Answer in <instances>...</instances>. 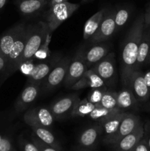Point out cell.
Here are the masks:
<instances>
[{
  "instance_id": "4fadbf2b",
  "label": "cell",
  "mask_w": 150,
  "mask_h": 151,
  "mask_svg": "<svg viewBox=\"0 0 150 151\" xmlns=\"http://www.w3.org/2000/svg\"><path fill=\"white\" fill-rule=\"evenodd\" d=\"M114 15L111 14L103 18L96 32L90 38V41L93 44H97L106 41L110 38L116 30Z\"/></svg>"
},
{
  "instance_id": "52a82bcc",
  "label": "cell",
  "mask_w": 150,
  "mask_h": 151,
  "mask_svg": "<svg viewBox=\"0 0 150 151\" xmlns=\"http://www.w3.org/2000/svg\"><path fill=\"white\" fill-rule=\"evenodd\" d=\"M28 37V24L21 32L7 57V75H11L17 70V65L22 55Z\"/></svg>"
},
{
  "instance_id": "7bdbcfd3",
  "label": "cell",
  "mask_w": 150,
  "mask_h": 151,
  "mask_svg": "<svg viewBox=\"0 0 150 151\" xmlns=\"http://www.w3.org/2000/svg\"><path fill=\"white\" fill-rule=\"evenodd\" d=\"M76 151H90L88 150V149H83V148H79L77 149Z\"/></svg>"
},
{
  "instance_id": "277c9868",
  "label": "cell",
  "mask_w": 150,
  "mask_h": 151,
  "mask_svg": "<svg viewBox=\"0 0 150 151\" xmlns=\"http://www.w3.org/2000/svg\"><path fill=\"white\" fill-rule=\"evenodd\" d=\"M71 58L64 57L59 60L42 83V90L47 92L55 89L64 82Z\"/></svg>"
},
{
  "instance_id": "7402d4cb",
  "label": "cell",
  "mask_w": 150,
  "mask_h": 151,
  "mask_svg": "<svg viewBox=\"0 0 150 151\" xmlns=\"http://www.w3.org/2000/svg\"><path fill=\"white\" fill-rule=\"evenodd\" d=\"M116 99L118 109L124 112L129 109H135L138 107V101L129 86L124 87L123 89L117 92Z\"/></svg>"
},
{
  "instance_id": "1f68e13d",
  "label": "cell",
  "mask_w": 150,
  "mask_h": 151,
  "mask_svg": "<svg viewBox=\"0 0 150 151\" xmlns=\"http://www.w3.org/2000/svg\"><path fill=\"white\" fill-rule=\"evenodd\" d=\"M19 143L22 151H40L36 145L32 141L29 142L22 138L20 139Z\"/></svg>"
},
{
  "instance_id": "7a4b0ae2",
  "label": "cell",
  "mask_w": 150,
  "mask_h": 151,
  "mask_svg": "<svg viewBox=\"0 0 150 151\" xmlns=\"http://www.w3.org/2000/svg\"><path fill=\"white\" fill-rule=\"evenodd\" d=\"M49 32L48 24L46 22H38L28 24V37L22 55L17 65V69L26 61L32 59Z\"/></svg>"
},
{
  "instance_id": "f1b7e54d",
  "label": "cell",
  "mask_w": 150,
  "mask_h": 151,
  "mask_svg": "<svg viewBox=\"0 0 150 151\" xmlns=\"http://www.w3.org/2000/svg\"><path fill=\"white\" fill-rule=\"evenodd\" d=\"M51 40V32H49L47 35L46 38L43 43L42 45L40 47L38 51L35 54L34 57L37 59H41V60H44L48 58V56L50 55L49 49V46L50 42Z\"/></svg>"
},
{
  "instance_id": "d6a6232c",
  "label": "cell",
  "mask_w": 150,
  "mask_h": 151,
  "mask_svg": "<svg viewBox=\"0 0 150 151\" xmlns=\"http://www.w3.org/2000/svg\"><path fill=\"white\" fill-rule=\"evenodd\" d=\"M32 141L35 143L37 145V147H38L40 151H61L57 149L54 148V147H51V146L45 144L43 142H41V140L38 139L37 137H35V136H32Z\"/></svg>"
},
{
  "instance_id": "d590c367",
  "label": "cell",
  "mask_w": 150,
  "mask_h": 151,
  "mask_svg": "<svg viewBox=\"0 0 150 151\" xmlns=\"http://www.w3.org/2000/svg\"><path fill=\"white\" fill-rule=\"evenodd\" d=\"M7 59L0 52V73L7 70Z\"/></svg>"
},
{
  "instance_id": "8fae6325",
  "label": "cell",
  "mask_w": 150,
  "mask_h": 151,
  "mask_svg": "<svg viewBox=\"0 0 150 151\" xmlns=\"http://www.w3.org/2000/svg\"><path fill=\"white\" fill-rule=\"evenodd\" d=\"M25 23H19L7 29L0 36V52L7 59L13 44L21 32L26 27Z\"/></svg>"
},
{
  "instance_id": "b9f144b4",
  "label": "cell",
  "mask_w": 150,
  "mask_h": 151,
  "mask_svg": "<svg viewBox=\"0 0 150 151\" xmlns=\"http://www.w3.org/2000/svg\"><path fill=\"white\" fill-rule=\"evenodd\" d=\"M146 109L147 111H150V102L146 105Z\"/></svg>"
},
{
  "instance_id": "ac0fdd59",
  "label": "cell",
  "mask_w": 150,
  "mask_h": 151,
  "mask_svg": "<svg viewBox=\"0 0 150 151\" xmlns=\"http://www.w3.org/2000/svg\"><path fill=\"white\" fill-rule=\"evenodd\" d=\"M126 114L127 112H121L118 114L114 115V116L99 122L101 128H102L101 135H103V141L105 144L108 145L113 136L117 132L122 119L126 116Z\"/></svg>"
},
{
  "instance_id": "e0dca14e",
  "label": "cell",
  "mask_w": 150,
  "mask_h": 151,
  "mask_svg": "<svg viewBox=\"0 0 150 151\" xmlns=\"http://www.w3.org/2000/svg\"><path fill=\"white\" fill-rule=\"evenodd\" d=\"M110 47L106 44L97 43L88 50H84V58L88 69H91L107 55Z\"/></svg>"
},
{
  "instance_id": "83f0119b",
  "label": "cell",
  "mask_w": 150,
  "mask_h": 151,
  "mask_svg": "<svg viewBox=\"0 0 150 151\" xmlns=\"http://www.w3.org/2000/svg\"><path fill=\"white\" fill-rule=\"evenodd\" d=\"M116 94H117V92H115L111 90H106L105 92L103 94L99 106L107 109H118Z\"/></svg>"
},
{
  "instance_id": "cb8c5ba5",
  "label": "cell",
  "mask_w": 150,
  "mask_h": 151,
  "mask_svg": "<svg viewBox=\"0 0 150 151\" xmlns=\"http://www.w3.org/2000/svg\"><path fill=\"white\" fill-rule=\"evenodd\" d=\"M103 18H104V10H101L96 13L88 20H87L84 26V39L89 40L94 35V34L96 32L97 29L99 27Z\"/></svg>"
},
{
  "instance_id": "8992f818",
  "label": "cell",
  "mask_w": 150,
  "mask_h": 151,
  "mask_svg": "<svg viewBox=\"0 0 150 151\" xmlns=\"http://www.w3.org/2000/svg\"><path fill=\"white\" fill-rule=\"evenodd\" d=\"M87 70L88 69L84 58V50L80 49L76 52L71 60L64 81L65 86L70 88L81 79Z\"/></svg>"
},
{
  "instance_id": "5b68a950",
  "label": "cell",
  "mask_w": 150,
  "mask_h": 151,
  "mask_svg": "<svg viewBox=\"0 0 150 151\" xmlns=\"http://www.w3.org/2000/svg\"><path fill=\"white\" fill-rule=\"evenodd\" d=\"M92 69L105 83L106 86H112L117 81V69L113 52H109L104 58L100 60Z\"/></svg>"
},
{
  "instance_id": "8d00e7d4",
  "label": "cell",
  "mask_w": 150,
  "mask_h": 151,
  "mask_svg": "<svg viewBox=\"0 0 150 151\" xmlns=\"http://www.w3.org/2000/svg\"><path fill=\"white\" fill-rule=\"evenodd\" d=\"M150 27V6L144 14V29Z\"/></svg>"
},
{
  "instance_id": "6da1fadb",
  "label": "cell",
  "mask_w": 150,
  "mask_h": 151,
  "mask_svg": "<svg viewBox=\"0 0 150 151\" xmlns=\"http://www.w3.org/2000/svg\"><path fill=\"white\" fill-rule=\"evenodd\" d=\"M144 30V14H141L132 24L125 38L121 60V81L124 87H128L134 72L138 47Z\"/></svg>"
},
{
  "instance_id": "d6986e66",
  "label": "cell",
  "mask_w": 150,
  "mask_h": 151,
  "mask_svg": "<svg viewBox=\"0 0 150 151\" xmlns=\"http://www.w3.org/2000/svg\"><path fill=\"white\" fill-rule=\"evenodd\" d=\"M88 87L91 88H107L102 79L92 69L87 70L81 79L72 86L70 89L79 90Z\"/></svg>"
},
{
  "instance_id": "30bf717a",
  "label": "cell",
  "mask_w": 150,
  "mask_h": 151,
  "mask_svg": "<svg viewBox=\"0 0 150 151\" xmlns=\"http://www.w3.org/2000/svg\"><path fill=\"white\" fill-rule=\"evenodd\" d=\"M79 97L78 94H73L59 99L49 106V111L54 119H61L71 113L74 106Z\"/></svg>"
},
{
  "instance_id": "d4e9b609",
  "label": "cell",
  "mask_w": 150,
  "mask_h": 151,
  "mask_svg": "<svg viewBox=\"0 0 150 151\" xmlns=\"http://www.w3.org/2000/svg\"><path fill=\"white\" fill-rule=\"evenodd\" d=\"M96 106L89 102L88 99L79 100L74 106L72 111L71 113V116L72 117H85L89 116L90 114L93 111Z\"/></svg>"
},
{
  "instance_id": "60d3db41",
  "label": "cell",
  "mask_w": 150,
  "mask_h": 151,
  "mask_svg": "<svg viewBox=\"0 0 150 151\" xmlns=\"http://www.w3.org/2000/svg\"><path fill=\"white\" fill-rule=\"evenodd\" d=\"M149 63H150V47H149V56H148V59H147L146 64H149Z\"/></svg>"
},
{
  "instance_id": "74e56055",
  "label": "cell",
  "mask_w": 150,
  "mask_h": 151,
  "mask_svg": "<svg viewBox=\"0 0 150 151\" xmlns=\"http://www.w3.org/2000/svg\"><path fill=\"white\" fill-rule=\"evenodd\" d=\"M144 81H145L147 87H148L149 90L150 91V70L147 71L146 73L144 74Z\"/></svg>"
},
{
  "instance_id": "ee69618b",
  "label": "cell",
  "mask_w": 150,
  "mask_h": 151,
  "mask_svg": "<svg viewBox=\"0 0 150 151\" xmlns=\"http://www.w3.org/2000/svg\"><path fill=\"white\" fill-rule=\"evenodd\" d=\"M38 1H46V0H38Z\"/></svg>"
},
{
  "instance_id": "3957f363",
  "label": "cell",
  "mask_w": 150,
  "mask_h": 151,
  "mask_svg": "<svg viewBox=\"0 0 150 151\" xmlns=\"http://www.w3.org/2000/svg\"><path fill=\"white\" fill-rule=\"evenodd\" d=\"M79 4L70 3L69 1L59 3L51 6L46 14V22L48 24L51 32L55 30L63 22L71 16L79 8Z\"/></svg>"
},
{
  "instance_id": "2e32d148",
  "label": "cell",
  "mask_w": 150,
  "mask_h": 151,
  "mask_svg": "<svg viewBox=\"0 0 150 151\" xmlns=\"http://www.w3.org/2000/svg\"><path fill=\"white\" fill-rule=\"evenodd\" d=\"M58 60H53L50 63L44 62V63H40L35 65L30 71V72L28 74L27 84L38 85L41 86L44 80L52 70Z\"/></svg>"
},
{
  "instance_id": "7c38bea8",
  "label": "cell",
  "mask_w": 150,
  "mask_h": 151,
  "mask_svg": "<svg viewBox=\"0 0 150 151\" xmlns=\"http://www.w3.org/2000/svg\"><path fill=\"white\" fill-rule=\"evenodd\" d=\"M144 135V124L142 122L128 135L112 145L115 151H132Z\"/></svg>"
},
{
  "instance_id": "484cf974",
  "label": "cell",
  "mask_w": 150,
  "mask_h": 151,
  "mask_svg": "<svg viewBox=\"0 0 150 151\" xmlns=\"http://www.w3.org/2000/svg\"><path fill=\"white\" fill-rule=\"evenodd\" d=\"M121 112L124 111L119 110V109H105V108L101 107V106H97L93 110V111L88 116L91 119L97 120L101 122L102 121L105 120V119H108V118L111 117V116H114V115L121 113Z\"/></svg>"
},
{
  "instance_id": "ffe728a7",
  "label": "cell",
  "mask_w": 150,
  "mask_h": 151,
  "mask_svg": "<svg viewBox=\"0 0 150 151\" xmlns=\"http://www.w3.org/2000/svg\"><path fill=\"white\" fill-rule=\"evenodd\" d=\"M101 134L102 128L100 124L86 128L81 133L78 138L79 146L83 149L92 148L96 145Z\"/></svg>"
},
{
  "instance_id": "9a60e30c",
  "label": "cell",
  "mask_w": 150,
  "mask_h": 151,
  "mask_svg": "<svg viewBox=\"0 0 150 151\" xmlns=\"http://www.w3.org/2000/svg\"><path fill=\"white\" fill-rule=\"evenodd\" d=\"M39 91L40 86L27 84L15 103V111L16 113L20 114L26 110L28 106L37 98Z\"/></svg>"
},
{
  "instance_id": "ab89813d",
  "label": "cell",
  "mask_w": 150,
  "mask_h": 151,
  "mask_svg": "<svg viewBox=\"0 0 150 151\" xmlns=\"http://www.w3.org/2000/svg\"><path fill=\"white\" fill-rule=\"evenodd\" d=\"M6 1H7V0H0V10L3 8V7L5 5Z\"/></svg>"
},
{
  "instance_id": "4dcf8cb0",
  "label": "cell",
  "mask_w": 150,
  "mask_h": 151,
  "mask_svg": "<svg viewBox=\"0 0 150 151\" xmlns=\"http://www.w3.org/2000/svg\"><path fill=\"white\" fill-rule=\"evenodd\" d=\"M129 18V11L126 9H121L114 16L116 29H120L125 25Z\"/></svg>"
},
{
  "instance_id": "f35d334b",
  "label": "cell",
  "mask_w": 150,
  "mask_h": 151,
  "mask_svg": "<svg viewBox=\"0 0 150 151\" xmlns=\"http://www.w3.org/2000/svg\"><path fill=\"white\" fill-rule=\"evenodd\" d=\"M65 1H67V0H51V1H50V7L56 4H59V3L65 2Z\"/></svg>"
},
{
  "instance_id": "4316f807",
  "label": "cell",
  "mask_w": 150,
  "mask_h": 151,
  "mask_svg": "<svg viewBox=\"0 0 150 151\" xmlns=\"http://www.w3.org/2000/svg\"><path fill=\"white\" fill-rule=\"evenodd\" d=\"M44 4V1L38 0H23L19 4V10L24 15L32 14L41 9Z\"/></svg>"
},
{
  "instance_id": "9c48e42d",
  "label": "cell",
  "mask_w": 150,
  "mask_h": 151,
  "mask_svg": "<svg viewBox=\"0 0 150 151\" xmlns=\"http://www.w3.org/2000/svg\"><path fill=\"white\" fill-rule=\"evenodd\" d=\"M24 120L30 127L32 131H33V135L35 137H37L38 139H40L45 144L62 151L61 147L54 137V134L51 131H49L48 128L37 123L25 114L24 115Z\"/></svg>"
},
{
  "instance_id": "603a6c76",
  "label": "cell",
  "mask_w": 150,
  "mask_h": 151,
  "mask_svg": "<svg viewBox=\"0 0 150 151\" xmlns=\"http://www.w3.org/2000/svg\"><path fill=\"white\" fill-rule=\"evenodd\" d=\"M25 114L29 116L37 123L47 128L52 125L54 120V117L51 112L50 111L49 109H46V108L39 107L30 109V110H28L25 113Z\"/></svg>"
},
{
  "instance_id": "44dd1931",
  "label": "cell",
  "mask_w": 150,
  "mask_h": 151,
  "mask_svg": "<svg viewBox=\"0 0 150 151\" xmlns=\"http://www.w3.org/2000/svg\"><path fill=\"white\" fill-rule=\"evenodd\" d=\"M150 47V27L144 29L142 38L138 47V56L135 63L134 72L140 70L144 65L146 64Z\"/></svg>"
},
{
  "instance_id": "836d02e7",
  "label": "cell",
  "mask_w": 150,
  "mask_h": 151,
  "mask_svg": "<svg viewBox=\"0 0 150 151\" xmlns=\"http://www.w3.org/2000/svg\"><path fill=\"white\" fill-rule=\"evenodd\" d=\"M0 151H13L11 141L7 138H0Z\"/></svg>"
},
{
  "instance_id": "e575fe53",
  "label": "cell",
  "mask_w": 150,
  "mask_h": 151,
  "mask_svg": "<svg viewBox=\"0 0 150 151\" xmlns=\"http://www.w3.org/2000/svg\"><path fill=\"white\" fill-rule=\"evenodd\" d=\"M132 151H150V150L149 148L148 145H147L145 139L143 137L142 139L137 144V145L134 147V149Z\"/></svg>"
},
{
  "instance_id": "f546056e",
  "label": "cell",
  "mask_w": 150,
  "mask_h": 151,
  "mask_svg": "<svg viewBox=\"0 0 150 151\" xmlns=\"http://www.w3.org/2000/svg\"><path fill=\"white\" fill-rule=\"evenodd\" d=\"M107 89V88H91L87 99H88V101L93 103L94 106H96V107L99 106L101 98L103 97V94H104V93L105 92V91Z\"/></svg>"
},
{
  "instance_id": "5bb4252c",
  "label": "cell",
  "mask_w": 150,
  "mask_h": 151,
  "mask_svg": "<svg viewBox=\"0 0 150 151\" xmlns=\"http://www.w3.org/2000/svg\"><path fill=\"white\" fill-rule=\"evenodd\" d=\"M141 122V120L139 116H137V115L131 113L126 114V116L122 119L117 132L113 136L108 145L115 144L116 142L120 140L125 136L132 133Z\"/></svg>"
},
{
  "instance_id": "ba28073f",
  "label": "cell",
  "mask_w": 150,
  "mask_h": 151,
  "mask_svg": "<svg viewBox=\"0 0 150 151\" xmlns=\"http://www.w3.org/2000/svg\"><path fill=\"white\" fill-rule=\"evenodd\" d=\"M128 86L138 103H145L149 98L150 91L144 81V73L141 71H135L132 74Z\"/></svg>"
}]
</instances>
